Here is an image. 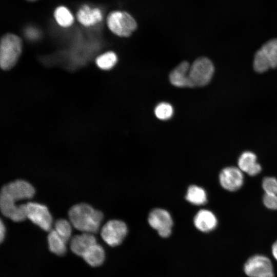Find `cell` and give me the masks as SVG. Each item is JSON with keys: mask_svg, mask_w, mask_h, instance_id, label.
Masks as SVG:
<instances>
[{"mask_svg": "<svg viewBox=\"0 0 277 277\" xmlns=\"http://www.w3.org/2000/svg\"><path fill=\"white\" fill-rule=\"evenodd\" d=\"M72 225L83 232L94 233L98 231L103 219V213L86 203L73 206L68 211Z\"/></svg>", "mask_w": 277, "mask_h": 277, "instance_id": "cell-1", "label": "cell"}, {"mask_svg": "<svg viewBox=\"0 0 277 277\" xmlns=\"http://www.w3.org/2000/svg\"><path fill=\"white\" fill-rule=\"evenodd\" d=\"M22 50V42L17 35L8 33L1 39L0 65L5 70L12 68L16 63Z\"/></svg>", "mask_w": 277, "mask_h": 277, "instance_id": "cell-2", "label": "cell"}, {"mask_svg": "<svg viewBox=\"0 0 277 277\" xmlns=\"http://www.w3.org/2000/svg\"><path fill=\"white\" fill-rule=\"evenodd\" d=\"M253 67L258 73L277 68V38L267 41L255 52Z\"/></svg>", "mask_w": 277, "mask_h": 277, "instance_id": "cell-3", "label": "cell"}, {"mask_svg": "<svg viewBox=\"0 0 277 277\" xmlns=\"http://www.w3.org/2000/svg\"><path fill=\"white\" fill-rule=\"evenodd\" d=\"M107 24L110 30L121 37H128L135 30L137 24L128 12L115 11L108 16Z\"/></svg>", "mask_w": 277, "mask_h": 277, "instance_id": "cell-4", "label": "cell"}, {"mask_svg": "<svg viewBox=\"0 0 277 277\" xmlns=\"http://www.w3.org/2000/svg\"><path fill=\"white\" fill-rule=\"evenodd\" d=\"M214 72V67L209 58L201 57L195 60L189 69V77L193 87H203L209 83Z\"/></svg>", "mask_w": 277, "mask_h": 277, "instance_id": "cell-5", "label": "cell"}, {"mask_svg": "<svg viewBox=\"0 0 277 277\" xmlns=\"http://www.w3.org/2000/svg\"><path fill=\"white\" fill-rule=\"evenodd\" d=\"M244 271L249 277H274L271 261L267 256L255 254L250 256L244 265Z\"/></svg>", "mask_w": 277, "mask_h": 277, "instance_id": "cell-6", "label": "cell"}, {"mask_svg": "<svg viewBox=\"0 0 277 277\" xmlns=\"http://www.w3.org/2000/svg\"><path fill=\"white\" fill-rule=\"evenodd\" d=\"M128 232L126 224L120 220L108 221L102 228L101 236L108 245L114 247L122 243Z\"/></svg>", "mask_w": 277, "mask_h": 277, "instance_id": "cell-7", "label": "cell"}, {"mask_svg": "<svg viewBox=\"0 0 277 277\" xmlns=\"http://www.w3.org/2000/svg\"><path fill=\"white\" fill-rule=\"evenodd\" d=\"M148 221L150 226L157 231L162 238H168L171 233L173 221L170 214L161 208L153 209L149 213Z\"/></svg>", "mask_w": 277, "mask_h": 277, "instance_id": "cell-8", "label": "cell"}, {"mask_svg": "<svg viewBox=\"0 0 277 277\" xmlns=\"http://www.w3.org/2000/svg\"><path fill=\"white\" fill-rule=\"evenodd\" d=\"M27 218L46 231L51 230L52 216L47 207L43 204L35 202L26 204Z\"/></svg>", "mask_w": 277, "mask_h": 277, "instance_id": "cell-9", "label": "cell"}, {"mask_svg": "<svg viewBox=\"0 0 277 277\" xmlns=\"http://www.w3.org/2000/svg\"><path fill=\"white\" fill-rule=\"evenodd\" d=\"M221 186L226 190L234 192L240 189L244 183L243 172L234 166L224 168L220 171L219 176Z\"/></svg>", "mask_w": 277, "mask_h": 277, "instance_id": "cell-10", "label": "cell"}, {"mask_svg": "<svg viewBox=\"0 0 277 277\" xmlns=\"http://www.w3.org/2000/svg\"><path fill=\"white\" fill-rule=\"evenodd\" d=\"M6 193L1 191L0 208L2 213L14 222H21L27 219L26 204L16 205Z\"/></svg>", "mask_w": 277, "mask_h": 277, "instance_id": "cell-11", "label": "cell"}, {"mask_svg": "<svg viewBox=\"0 0 277 277\" xmlns=\"http://www.w3.org/2000/svg\"><path fill=\"white\" fill-rule=\"evenodd\" d=\"M1 191L8 194L14 201L31 199L35 193L33 186L23 180H17L4 185Z\"/></svg>", "mask_w": 277, "mask_h": 277, "instance_id": "cell-12", "label": "cell"}, {"mask_svg": "<svg viewBox=\"0 0 277 277\" xmlns=\"http://www.w3.org/2000/svg\"><path fill=\"white\" fill-rule=\"evenodd\" d=\"M190 65L186 61H183L177 65L170 73L169 81L175 87L179 88H193V85L190 79L189 72Z\"/></svg>", "mask_w": 277, "mask_h": 277, "instance_id": "cell-13", "label": "cell"}, {"mask_svg": "<svg viewBox=\"0 0 277 277\" xmlns=\"http://www.w3.org/2000/svg\"><path fill=\"white\" fill-rule=\"evenodd\" d=\"M238 166L243 172L251 176L259 174L262 171V167L257 162L256 154L250 151H245L241 154L238 159Z\"/></svg>", "mask_w": 277, "mask_h": 277, "instance_id": "cell-14", "label": "cell"}, {"mask_svg": "<svg viewBox=\"0 0 277 277\" xmlns=\"http://www.w3.org/2000/svg\"><path fill=\"white\" fill-rule=\"evenodd\" d=\"M193 223L199 231L209 232L213 231L217 225V219L215 214L207 209H201L195 214Z\"/></svg>", "mask_w": 277, "mask_h": 277, "instance_id": "cell-15", "label": "cell"}, {"mask_svg": "<svg viewBox=\"0 0 277 277\" xmlns=\"http://www.w3.org/2000/svg\"><path fill=\"white\" fill-rule=\"evenodd\" d=\"M96 243V238L92 233L83 232L72 238L70 248L74 253L82 256L91 246Z\"/></svg>", "mask_w": 277, "mask_h": 277, "instance_id": "cell-16", "label": "cell"}, {"mask_svg": "<svg viewBox=\"0 0 277 277\" xmlns=\"http://www.w3.org/2000/svg\"><path fill=\"white\" fill-rule=\"evenodd\" d=\"M77 18L83 25L90 26L101 21L103 15L99 9H91L88 6L84 5L78 11Z\"/></svg>", "mask_w": 277, "mask_h": 277, "instance_id": "cell-17", "label": "cell"}, {"mask_svg": "<svg viewBox=\"0 0 277 277\" xmlns=\"http://www.w3.org/2000/svg\"><path fill=\"white\" fill-rule=\"evenodd\" d=\"M105 256L103 248L97 243L91 246L82 256L84 260L93 267L102 264Z\"/></svg>", "mask_w": 277, "mask_h": 277, "instance_id": "cell-18", "label": "cell"}, {"mask_svg": "<svg viewBox=\"0 0 277 277\" xmlns=\"http://www.w3.org/2000/svg\"><path fill=\"white\" fill-rule=\"evenodd\" d=\"M47 240L49 250L56 255H63L66 250V242L61 237L54 229H51L48 235Z\"/></svg>", "mask_w": 277, "mask_h": 277, "instance_id": "cell-19", "label": "cell"}, {"mask_svg": "<svg viewBox=\"0 0 277 277\" xmlns=\"http://www.w3.org/2000/svg\"><path fill=\"white\" fill-rule=\"evenodd\" d=\"M185 197L189 203L195 205H204L207 201L205 190L196 185H191L188 187Z\"/></svg>", "mask_w": 277, "mask_h": 277, "instance_id": "cell-20", "label": "cell"}, {"mask_svg": "<svg viewBox=\"0 0 277 277\" xmlns=\"http://www.w3.org/2000/svg\"><path fill=\"white\" fill-rule=\"evenodd\" d=\"M54 15L57 23L62 27H69L73 22V16L65 7L60 6L57 8L54 11Z\"/></svg>", "mask_w": 277, "mask_h": 277, "instance_id": "cell-21", "label": "cell"}, {"mask_svg": "<svg viewBox=\"0 0 277 277\" xmlns=\"http://www.w3.org/2000/svg\"><path fill=\"white\" fill-rule=\"evenodd\" d=\"M117 61L116 54L109 51L98 56L96 59V64L102 69L109 70L115 66Z\"/></svg>", "mask_w": 277, "mask_h": 277, "instance_id": "cell-22", "label": "cell"}, {"mask_svg": "<svg viewBox=\"0 0 277 277\" xmlns=\"http://www.w3.org/2000/svg\"><path fill=\"white\" fill-rule=\"evenodd\" d=\"M154 114L159 120L166 121L170 119L173 114V108L171 104L162 102L156 105L154 109Z\"/></svg>", "mask_w": 277, "mask_h": 277, "instance_id": "cell-23", "label": "cell"}, {"mask_svg": "<svg viewBox=\"0 0 277 277\" xmlns=\"http://www.w3.org/2000/svg\"><path fill=\"white\" fill-rule=\"evenodd\" d=\"M54 230L66 242L69 239L72 232L70 223L65 219H59L55 222Z\"/></svg>", "mask_w": 277, "mask_h": 277, "instance_id": "cell-24", "label": "cell"}, {"mask_svg": "<svg viewBox=\"0 0 277 277\" xmlns=\"http://www.w3.org/2000/svg\"><path fill=\"white\" fill-rule=\"evenodd\" d=\"M262 186L265 192L277 195V179L275 177H265L263 179Z\"/></svg>", "mask_w": 277, "mask_h": 277, "instance_id": "cell-25", "label": "cell"}, {"mask_svg": "<svg viewBox=\"0 0 277 277\" xmlns=\"http://www.w3.org/2000/svg\"><path fill=\"white\" fill-rule=\"evenodd\" d=\"M263 203L267 209L277 210V195L265 192L263 196Z\"/></svg>", "mask_w": 277, "mask_h": 277, "instance_id": "cell-26", "label": "cell"}, {"mask_svg": "<svg viewBox=\"0 0 277 277\" xmlns=\"http://www.w3.org/2000/svg\"><path fill=\"white\" fill-rule=\"evenodd\" d=\"M5 227L3 224L2 220H1L0 223V241L2 242L3 241V239L5 237Z\"/></svg>", "mask_w": 277, "mask_h": 277, "instance_id": "cell-27", "label": "cell"}, {"mask_svg": "<svg viewBox=\"0 0 277 277\" xmlns=\"http://www.w3.org/2000/svg\"><path fill=\"white\" fill-rule=\"evenodd\" d=\"M27 35L32 38L36 37L38 35L37 31L33 28H29L27 30Z\"/></svg>", "mask_w": 277, "mask_h": 277, "instance_id": "cell-28", "label": "cell"}, {"mask_svg": "<svg viewBox=\"0 0 277 277\" xmlns=\"http://www.w3.org/2000/svg\"><path fill=\"white\" fill-rule=\"evenodd\" d=\"M271 252L273 258L277 261V240L272 246Z\"/></svg>", "mask_w": 277, "mask_h": 277, "instance_id": "cell-29", "label": "cell"}, {"mask_svg": "<svg viewBox=\"0 0 277 277\" xmlns=\"http://www.w3.org/2000/svg\"><path fill=\"white\" fill-rule=\"evenodd\" d=\"M28 1H35V0H28Z\"/></svg>", "mask_w": 277, "mask_h": 277, "instance_id": "cell-30", "label": "cell"}]
</instances>
